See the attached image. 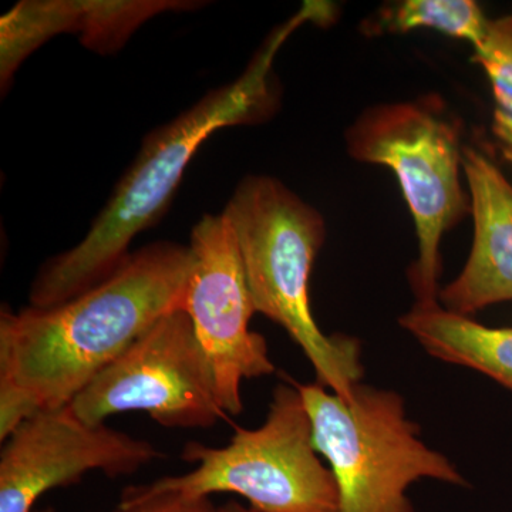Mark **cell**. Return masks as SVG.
<instances>
[{
    "instance_id": "6da1fadb",
    "label": "cell",
    "mask_w": 512,
    "mask_h": 512,
    "mask_svg": "<svg viewBox=\"0 0 512 512\" xmlns=\"http://www.w3.org/2000/svg\"><path fill=\"white\" fill-rule=\"evenodd\" d=\"M190 245L160 241L133 252L110 278L69 301L0 312V440L32 414L69 406L168 313L183 311Z\"/></svg>"
},
{
    "instance_id": "7a4b0ae2",
    "label": "cell",
    "mask_w": 512,
    "mask_h": 512,
    "mask_svg": "<svg viewBox=\"0 0 512 512\" xmlns=\"http://www.w3.org/2000/svg\"><path fill=\"white\" fill-rule=\"evenodd\" d=\"M323 19L318 2H309L272 33L235 82L212 90L177 119L151 131L86 237L47 259L29 291V306L50 308L110 278L131 255L140 232L163 218L185 170L204 141L225 127L268 120L278 107L272 66L293 30Z\"/></svg>"
},
{
    "instance_id": "3957f363",
    "label": "cell",
    "mask_w": 512,
    "mask_h": 512,
    "mask_svg": "<svg viewBox=\"0 0 512 512\" xmlns=\"http://www.w3.org/2000/svg\"><path fill=\"white\" fill-rule=\"evenodd\" d=\"M235 232L256 313L286 330L315 370L316 382L343 399L362 383L359 340L328 336L313 318L309 279L325 244V218L278 178L248 175L222 211Z\"/></svg>"
},
{
    "instance_id": "277c9868",
    "label": "cell",
    "mask_w": 512,
    "mask_h": 512,
    "mask_svg": "<svg viewBox=\"0 0 512 512\" xmlns=\"http://www.w3.org/2000/svg\"><path fill=\"white\" fill-rule=\"evenodd\" d=\"M296 386L335 478L338 512H416L407 491L420 480L467 487L453 461L421 440L394 390L362 382L343 399L318 382Z\"/></svg>"
},
{
    "instance_id": "5b68a950",
    "label": "cell",
    "mask_w": 512,
    "mask_h": 512,
    "mask_svg": "<svg viewBox=\"0 0 512 512\" xmlns=\"http://www.w3.org/2000/svg\"><path fill=\"white\" fill-rule=\"evenodd\" d=\"M461 121L439 96L370 107L346 131L348 154L384 165L399 180L416 227V261L407 271L416 302L439 301L444 234L471 214L461 184Z\"/></svg>"
},
{
    "instance_id": "8992f818",
    "label": "cell",
    "mask_w": 512,
    "mask_h": 512,
    "mask_svg": "<svg viewBox=\"0 0 512 512\" xmlns=\"http://www.w3.org/2000/svg\"><path fill=\"white\" fill-rule=\"evenodd\" d=\"M195 467L180 476L126 488L133 495L210 498L231 493L259 512H338V488L313 443L311 419L296 383H279L256 429H237L224 447L188 443Z\"/></svg>"
},
{
    "instance_id": "52a82bcc",
    "label": "cell",
    "mask_w": 512,
    "mask_h": 512,
    "mask_svg": "<svg viewBox=\"0 0 512 512\" xmlns=\"http://www.w3.org/2000/svg\"><path fill=\"white\" fill-rule=\"evenodd\" d=\"M79 419L103 424L116 414L146 412L168 429H211L227 414L190 316L154 323L69 404Z\"/></svg>"
},
{
    "instance_id": "ba28073f",
    "label": "cell",
    "mask_w": 512,
    "mask_h": 512,
    "mask_svg": "<svg viewBox=\"0 0 512 512\" xmlns=\"http://www.w3.org/2000/svg\"><path fill=\"white\" fill-rule=\"evenodd\" d=\"M188 245L194 268L183 311L210 360L222 410L237 416L244 410L241 384L272 375L275 365L264 336L249 329L256 309L227 215L205 214Z\"/></svg>"
},
{
    "instance_id": "9c48e42d",
    "label": "cell",
    "mask_w": 512,
    "mask_h": 512,
    "mask_svg": "<svg viewBox=\"0 0 512 512\" xmlns=\"http://www.w3.org/2000/svg\"><path fill=\"white\" fill-rule=\"evenodd\" d=\"M163 456L156 446L106 423L89 424L69 406L20 421L0 453V512H35L42 495L86 474L131 476Z\"/></svg>"
},
{
    "instance_id": "30bf717a",
    "label": "cell",
    "mask_w": 512,
    "mask_h": 512,
    "mask_svg": "<svg viewBox=\"0 0 512 512\" xmlns=\"http://www.w3.org/2000/svg\"><path fill=\"white\" fill-rule=\"evenodd\" d=\"M180 0H25L0 19V86L8 90L20 64L47 40L76 33L93 52L114 53L148 19L198 8Z\"/></svg>"
},
{
    "instance_id": "8fae6325",
    "label": "cell",
    "mask_w": 512,
    "mask_h": 512,
    "mask_svg": "<svg viewBox=\"0 0 512 512\" xmlns=\"http://www.w3.org/2000/svg\"><path fill=\"white\" fill-rule=\"evenodd\" d=\"M474 238L464 268L439 292L448 311L470 316L512 302V184L483 151L464 148Z\"/></svg>"
},
{
    "instance_id": "7c38bea8",
    "label": "cell",
    "mask_w": 512,
    "mask_h": 512,
    "mask_svg": "<svg viewBox=\"0 0 512 512\" xmlns=\"http://www.w3.org/2000/svg\"><path fill=\"white\" fill-rule=\"evenodd\" d=\"M399 323L430 356L483 373L512 392V328L485 326L439 301L414 303Z\"/></svg>"
},
{
    "instance_id": "4fadbf2b",
    "label": "cell",
    "mask_w": 512,
    "mask_h": 512,
    "mask_svg": "<svg viewBox=\"0 0 512 512\" xmlns=\"http://www.w3.org/2000/svg\"><path fill=\"white\" fill-rule=\"evenodd\" d=\"M490 22L473 0H406L383 12L370 32L431 29L466 40L474 49L483 42Z\"/></svg>"
},
{
    "instance_id": "5bb4252c",
    "label": "cell",
    "mask_w": 512,
    "mask_h": 512,
    "mask_svg": "<svg viewBox=\"0 0 512 512\" xmlns=\"http://www.w3.org/2000/svg\"><path fill=\"white\" fill-rule=\"evenodd\" d=\"M473 62L483 67L493 90L495 137L501 150L512 151V15L491 19Z\"/></svg>"
},
{
    "instance_id": "9a60e30c",
    "label": "cell",
    "mask_w": 512,
    "mask_h": 512,
    "mask_svg": "<svg viewBox=\"0 0 512 512\" xmlns=\"http://www.w3.org/2000/svg\"><path fill=\"white\" fill-rule=\"evenodd\" d=\"M110 512H220L211 498H192L178 494L133 495L123 491L116 510Z\"/></svg>"
},
{
    "instance_id": "2e32d148",
    "label": "cell",
    "mask_w": 512,
    "mask_h": 512,
    "mask_svg": "<svg viewBox=\"0 0 512 512\" xmlns=\"http://www.w3.org/2000/svg\"><path fill=\"white\" fill-rule=\"evenodd\" d=\"M218 511L220 512H259L254 510V508L249 507V505H244L238 503V501H228L227 504L221 505L218 507Z\"/></svg>"
},
{
    "instance_id": "e0dca14e",
    "label": "cell",
    "mask_w": 512,
    "mask_h": 512,
    "mask_svg": "<svg viewBox=\"0 0 512 512\" xmlns=\"http://www.w3.org/2000/svg\"><path fill=\"white\" fill-rule=\"evenodd\" d=\"M504 157L512 164V151H503Z\"/></svg>"
},
{
    "instance_id": "ac0fdd59",
    "label": "cell",
    "mask_w": 512,
    "mask_h": 512,
    "mask_svg": "<svg viewBox=\"0 0 512 512\" xmlns=\"http://www.w3.org/2000/svg\"><path fill=\"white\" fill-rule=\"evenodd\" d=\"M35 512H56L52 507L43 508V510H36Z\"/></svg>"
}]
</instances>
